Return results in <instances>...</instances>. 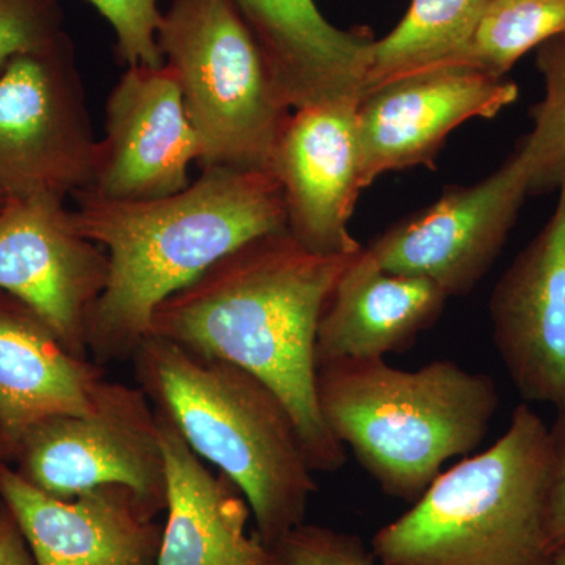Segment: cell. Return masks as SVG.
Instances as JSON below:
<instances>
[{"mask_svg": "<svg viewBox=\"0 0 565 565\" xmlns=\"http://www.w3.org/2000/svg\"><path fill=\"white\" fill-rule=\"evenodd\" d=\"M355 255H318L288 230L264 234L212 264L152 315V337L236 364L269 385L291 412L316 473L345 463V448L319 411L316 340Z\"/></svg>", "mask_w": 565, "mask_h": 565, "instance_id": "1", "label": "cell"}, {"mask_svg": "<svg viewBox=\"0 0 565 565\" xmlns=\"http://www.w3.org/2000/svg\"><path fill=\"white\" fill-rule=\"evenodd\" d=\"M202 170L184 191L163 199L117 202L92 191L71 196L77 232L109 256L106 289L85 333L93 362L131 360L167 297L248 241L286 230L281 185L273 173Z\"/></svg>", "mask_w": 565, "mask_h": 565, "instance_id": "2", "label": "cell"}, {"mask_svg": "<svg viewBox=\"0 0 565 565\" xmlns=\"http://www.w3.org/2000/svg\"><path fill=\"white\" fill-rule=\"evenodd\" d=\"M131 362L151 404L244 493L264 544L274 548L302 525L316 471L291 412L269 385L152 334Z\"/></svg>", "mask_w": 565, "mask_h": 565, "instance_id": "3", "label": "cell"}, {"mask_svg": "<svg viewBox=\"0 0 565 565\" xmlns=\"http://www.w3.org/2000/svg\"><path fill=\"white\" fill-rule=\"evenodd\" d=\"M323 423L382 492L415 503L449 459L473 452L500 396L490 375L435 360L416 371L385 359L318 363Z\"/></svg>", "mask_w": 565, "mask_h": 565, "instance_id": "4", "label": "cell"}, {"mask_svg": "<svg viewBox=\"0 0 565 565\" xmlns=\"http://www.w3.org/2000/svg\"><path fill=\"white\" fill-rule=\"evenodd\" d=\"M548 426L527 404L489 449L440 473L375 533L381 565H550Z\"/></svg>", "mask_w": 565, "mask_h": 565, "instance_id": "5", "label": "cell"}, {"mask_svg": "<svg viewBox=\"0 0 565 565\" xmlns=\"http://www.w3.org/2000/svg\"><path fill=\"white\" fill-rule=\"evenodd\" d=\"M158 46L202 143L200 167L270 172L291 109L230 0H173Z\"/></svg>", "mask_w": 565, "mask_h": 565, "instance_id": "6", "label": "cell"}, {"mask_svg": "<svg viewBox=\"0 0 565 565\" xmlns=\"http://www.w3.org/2000/svg\"><path fill=\"white\" fill-rule=\"evenodd\" d=\"M96 140L68 33L0 68V191L7 199L88 191Z\"/></svg>", "mask_w": 565, "mask_h": 565, "instance_id": "7", "label": "cell"}, {"mask_svg": "<svg viewBox=\"0 0 565 565\" xmlns=\"http://www.w3.org/2000/svg\"><path fill=\"white\" fill-rule=\"evenodd\" d=\"M10 465L25 482L52 497L118 484L132 489L156 515L166 512L158 414L139 385L104 379L90 412L35 424L21 438Z\"/></svg>", "mask_w": 565, "mask_h": 565, "instance_id": "8", "label": "cell"}, {"mask_svg": "<svg viewBox=\"0 0 565 565\" xmlns=\"http://www.w3.org/2000/svg\"><path fill=\"white\" fill-rule=\"evenodd\" d=\"M533 154L519 141L500 169L394 223L363 248L386 273L422 277L448 297L473 291L492 269L531 196Z\"/></svg>", "mask_w": 565, "mask_h": 565, "instance_id": "9", "label": "cell"}, {"mask_svg": "<svg viewBox=\"0 0 565 565\" xmlns=\"http://www.w3.org/2000/svg\"><path fill=\"white\" fill-rule=\"evenodd\" d=\"M107 278L109 256L77 232L65 199H7L0 211V289L35 310L74 355L90 359L88 316Z\"/></svg>", "mask_w": 565, "mask_h": 565, "instance_id": "10", "label": "cell"}, {"mask_svg": "<svg viewBox=\"0 0 565 565\" xmlns=\"http://www.w3.org/2000/svg\"><path fill=\"white\" fill-rule=\"evenodd\" d=\"M519 96L515 82L467 65L418 71L364 93L356 106L362 188L388 172L434 167L456 128L497 117Z\"/></svg>", "mask_w": 565, "mask_h": 565, "instance_id": "11", "label": "cell"}, {"mask_svg": "<svg viewBox=\"0 0 565 565\" xmlns=\"http://www.w3.org/2000/svg\"><path fill=\"white\" fill-rule=\"evenodd\" d=\"M202 161L180 81L167 63L125 68L106 104L88 191L117 202H147L184 191Z\"/></svg>", "mask_w": 565, "mask_h": 565, "instance_id": "12", "label": "cell"}, {"mask_svg": "<svg viewBox=\"0 0 565 565\" xmlns=\"http://www.w3.org/2000/svg\"><path fill=\"white\" fill-rule=\"evenodd\" d=\"M356 106L330 103L292 110L270 159L285 200L286 230L318 255L349 256L363 248L349 233L363 191Z\"/></svg>", "mask_w": 565, "mask_h": 565, "instance_id": "13", "label": "cell"}, {"mask_svg": "<svg viewBox=\"0 0 565 565\" xmlns=\"http://www.w3.org/2000/svg\"><path fill=\"white\" fill-rule=\"evenodd\" d=\"M553 214L494 285L498 355L525 403L565 407V180Z\"/></svg>", "mask_w": 565, "mask_h": 565, "instance_id": "14", "label": "cell"}, {"mask_svg": "<svg viewBox=\"0 0 565 565\" xmlns=\"http://www.w3.org/2000/svg\"><path fill=\"white\" fill-rule=\"evenodd\" d=\"M0 498L17 519L36 565H156L163 525L126 486L52 497L0 462Z\"/></svg>", "mask_w": 565, "mask_h": 565, "instance_id": "15", "label": "cell"}, {"mask_svg": "<svg viewBox=\"0 0 565 565\" xmlns=\"http://www.w3.org/2000/svg\"><path fill=\"white\" fill-rule=\"evenodd\" d=\"M230 2L262 50L289 109L360 103L375 41L367 29H338L315 0Z\"/></svg>", "mask_w": 565, "mask_h": 565, "instance_id": "16", "label": "cell"}, {"mask_svg": "<svg viewBox=\"0 0 565 565\" xmlns=\"http://www.w3.org/2000/svg\"><path fill=\"white\" fill-rule=\"evenodd\" d=\"M104 366L74 355L28 303L0 289V462L11 463L31 427L87 414Z\"/></svg>", "mask_w": 565, "mask_h": 565, "instance_id": "17", "label": "cell"}, {"mask_svg": "<svg viewBox=\"0 0 565 565\" xmlns=\"http://www.w3.org/2000/svg\"><path fill=\"white\" fill-rule=\"evenodd\" d=\"M156 414L167 471L156 565H277L273 548L248 533L252 511L244 493L221 471L214 473L162 412Z\"/></svg>", "mask_w": 565, "mask_h": 565, "instance_id": "18", "label": "cell"}, {"mask_svg": "<svg viewBox=\"0 0 565 565\" xmlns=\"http://www.w3.org/2000/svg\"><path fill=\"white\" fill-rule=\"evenodd\" d=\"M448 299L426 278L386 273L362 248L345 267L323 310L316 362L404 353L440 319Z\"/></svg>", "mask_w": 565, "mask_h": 565, "instance_id": "19", "label": "cell"}, {"mask_svg": "<svg viewBox=\"0 0 565 565\" xmlns=\"http://www.w3.org/2000/svg\"><path fill=\"white\" fill-rule=\"evenodd\" d=\"M490 2L411 0L399 24L374 41L364 93L418 71L459 65Z\"/></svg>", "mask_w": 565, "mask_h": 565, "instance_id": "20", "label": "cell"}, {"mask_svg": "<svg viewBox=\"0 0 565 565\" xmlns=\"http://www.w3.org/2000/svg\"><path fill=\"white\" fill-rule=\"evenodd\" d=\"M565 35V0H492L459 65L505 77L526 52Z\"/></svg>", "mask_w": 565, "mask_h": 565, "instance_id": "21", "label": "cell"}, {"mask_svg": "<svg viewBox=\"0 0 565 565\" xmlns=\"http://www.w3.org/2000/svg\"><path fill=\"white\" fill-rule=\"evenodd\" d=\"M535 66L544 98L531 107L534 128L523 137L533 154L531 196L556 191L565 180V35L537 47Z\"/></svg>", "mask_w": 565, "mask_h": 565, "instance_id": "22", "label": "cell"}, {"mask_svg": "<svg viewBox=\"0 0 565 565\" xmlns=\"http://www.w3.org/2000/svg\"><path fill=\"white\" fill-rule=\"evenodd\" d=\"M115 33V58L125 68L162 66L158 31L162 21L159 0H87Z\"/></svg>", "mask_w": 565, "mask_h": 565, "instance_id": "23", "label": "cell"}, {"mask_svg": "<svg viewBox=\"0 0 565 565\" xmlns=\"http://www.w3.org/2000/svg\"><path fill=\"white\" fill-rule=\"evenodd\" d=\"M62 0H0V68L65 32Z\"/></svg>", "mask_w": 565, "mask_h": 565, "instance_id": "24", "label": "cell"}, {"mask_svg": "<svg viewBox=\"0 0 565 565\" xmlns=\"http://www.w3.org/2000/svg\"><path fill=\"white\" fill-rule=\"evenodd\" d=\"M273 552L277 565H377L353 535L305 523L286 534Z\"/></svg>", "mask_w": 565, "mask_h": 565, "instance_id": "25", "label": "cell"}, {"mask_svg": "<svg viewBox=\"0 0 565 565\" xmlns=\"http://www.w3.org/2000/svg\"><path fill=\"white\" fill-rule=\"evenodd\" d=\"M552 478H550L548 534L553 552L565 546V407L548 427Z\"/></svg>", "mask_w": 565, "mask_h": 565, "instance_id": "26", "label": "cell"}, {"mask_svg": "<svg viewBox=\"0 0 565 565\" xmlns=\"http://www.w3.org/2000/svg\"><path fill=\"white\" fill-rule=\"evenodd\" d=\"M0 565H36L31 546L6 504L0 508Z\"/></svg>", "mask_w": 565, "mask_h": 565, "instance_id": "27", "label": "cell"}, {"mask_svg": "<svg viewBox=\"0 0 565 565\" xmlns=\"http://www.w3.org/2000/svg\"><path fill=\"white\" fill-rule=\"evenodd\" d=\"M550 565H565V546L557 550L555 555H553L552 561H550Z\"/></svg>", "mask_w": 565, "mask_h": 565, "instance_id": "28", "label": "cell"}, {"mask_svg": "<svg viewBox=\"0 0 565 565\" xmlns=\"http://www.w3.org/2000/svg\"><path fill=\"white\" fill-rule=\"evenodd\" d=\"M7 203V195L2 191H0V211H2V207L6 206Z\"/></svg>", "mask_w": 565, "mask_h": 565, "instance_id": "29", "label": "cell"}, {"mask_svg": "<svg viewBox=\"0 0 565 565\" xmlns=\"http://www.w3.org/2000/svg\"><path fill=\"white\" fill-rule=\"evenodd\" d=\"M3 505V501H2V498H0V508H2Z\"/></svg>", "mask_w": 565, "mask_h": 565, "instance_id": "30", "label": "cell"}]
</instances>
